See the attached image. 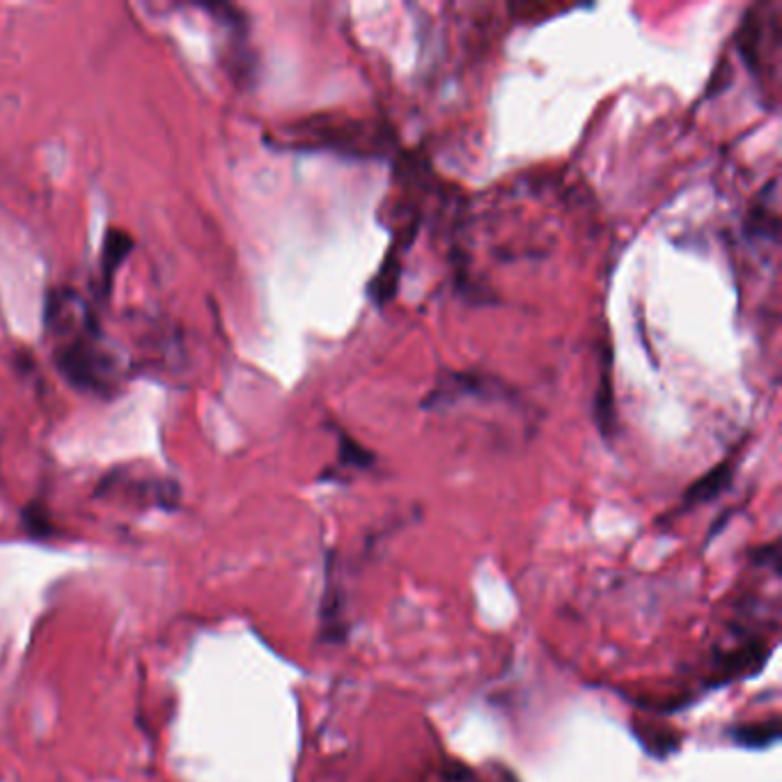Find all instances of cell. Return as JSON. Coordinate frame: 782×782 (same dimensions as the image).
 Returning <instances> with one entry per match:
<instances>
[{
	"instance_id": "obj_1",
	"label": "cell",
	"mask_w": 782,
	"mask_h": 782,
	"mask_svg": "<svg viewBox=\"0 0 782 782\" xmlns=\"http://www.w3.org/2000/svg\"><path fill=\"white\" fill-rule=\"evenodd\" d=\"M55 338V363L74 385L110 395L119 383V358L104 342L97 319L74 292H60L46 308Z\"/></svg>"
},
{
	"instance_id": "obj_2",
	"label": "cell",
	"mask_w": 782,
	"mask_h": 782,
	"mask_svg": "<svg viewBox=\"0 0 782 782\" xmlns=\"http://www.w3.org/2000/svg\"><path fill=\"white\" fill-rule=\"evenodd\" d=\"M294 149L334 152L353 159L385 157L395 145L390 127L349 115H313L285 129Z\"/></svg>"
},
{
	"instance_id": "obj_3",
	"label": "cell",
	"mask_w": 782,
	"mask_h": 782,
	"mask_svg": "<svg viewBox=\"0 0 782 782\" xmlns=\"http://www.w3.org/2000/svg\"><path fill=\"white\" fill-rule=\"evenodd\" d=\"M780 6H753L739 25L737 46L743 57L746 67L750 70L760 83L762 89L775 97L778 89V72H780V46H782V28H780Z\"/></svg>"
},
{
	"instance_id": "obj_4",
	"label": "cell",
	"mask_w": 782,
	"mask_h": 782,
	"mask_svg": "<svg viewBox=\"0 0 782 782\" xmlns=\"http://www.w3.org/2000/svg\"><path fill=\"white\" fill-rule=\"evenodd\" d=\"M735 471H737V462L735 459H726V462H720L716 468H711L707 475H702L698 483L686 492L684 509L705 505V503L714 500L718 494H723L732 485Z\"/></svg>"
},
{
	"instance_id": "obj_5",
	"label": "cell",
	"mask_w": 782,
	"mask_h": 782,
	"mask_svg": "<svg viewBox=\"0 0 782 782\" xmlns=\"http://www.w3.org/2000/svg\"><path fill=\"white\" fill-rule=\"evenodd\" d=\"M746 232L755 234V236H764L769 242H778V232H780V216H778V198L773 193V198L767 202H755L753 209H750L748 221H746Z\"/></svg>"
},
{
	"instance_id": "obj_6",
	"label": "cell",
	"mask_w": 782,
	"mask_h": 782,
	"mask_svg": "<svg viewBox=\"0 0 782 782\" xmlns=\"http://www.w3.org/2000/svg\"><path fill=\"white\" fill-rule=\"evenodd\" d=\"M730 739L739 748L762 750V748H771L780 739V730L775 720H771V723H748V726L732 728Z\"/></svg>"
},
{
	"instance_id": "obj_7",
	"label": "cell",
	"mask_w": 782,
	"mask_h": 782,
	"mask_svg": "<svg viewBox=\"0 0 782 782\" xmlns=\"http://www.w3.org/2000/svg\"><path fill=\"white\" fill-rule=\"evenodd\" d=\"M340 464L351 466L356 471H368L374 464V455H370L363 445H358L349 436H340Z\"/></svg>"
}]
</instances>
